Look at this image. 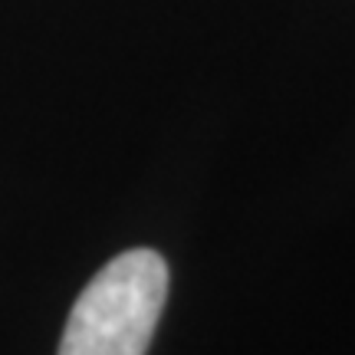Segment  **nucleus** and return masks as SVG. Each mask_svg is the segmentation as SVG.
I'll use <instances>...</instances> for the list:
<instances>
[{
  "label": "nucleus",
  "instance_id": "obj_1",
  "mask_svg": "<svg viewBox=\"0 0 355 355\" xmlns=\"http://www.w3.org/2000/svg\"><path fill=\"white\" fill-rule=\"evenodd\" d=\"M168 296V263L125 250L102 266L66 319L60 355H145Z\"/></svg>",
  "mask_w": 355,
  "mask_h": 355
}]
</instances>
